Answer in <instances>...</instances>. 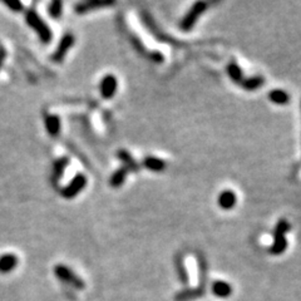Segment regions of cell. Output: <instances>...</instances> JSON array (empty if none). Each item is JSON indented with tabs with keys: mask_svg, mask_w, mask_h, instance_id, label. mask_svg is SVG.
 <instances>
[{
	"mask_svg": "<svg viewBox=\"0 0 301 301\" xmlns=\"http://www.w3.org/2000/svg\"><path fill=\"white\" fill-rule=\"evenodd\" d=\"M60 127H62V123H60L59 117L55 116V114H49V116H47L46 128L49 135L53 136V137H56V136L60 133Z\"/></svg>",
	"mask_w": 301,
	"mask_h": 301,
	"instance_id": "obj_11",
	"label": "cell"
},
{
	"mask_svg": "<svg viewBox=\"0 0 301 301\" xmlns=\"http://www.w3.org/2000/svg\"><path fill=\"white\" fill-rule=\"evenodd\" d=\"M143 164H145L146 168L154 171V172H161L166 168V163H164L163 159H159L157 157H146Z\"/></svg>",
	"mask_w": 301,
	"mask_h": 301,
	"instance_id": "obj_15",
	"label": "cell"
},
{
	"mask_svg": "<svg viewBox=\"0 0 301 301\" xmlns=\"http://www.w3.org/2000/svg\"><path fill=\"white\" fill-rule=\"evenodd\" d=\"M4 5L8 6L11 11L14 13H20V11L24 10V5H23L22 1H18V0H10V1H3Z\"/></svg>",
	"mask_w": 301,
	"mask_h": 301,
	"instance_id": "obj_21",
	"label": "cell"
},
{
	"mask_svg": "<svg viewBox=\"0 0 301 301\" xmlns=\"http://www.w3.org/2000/svg\"><path fill=\"white\" fill-rule=\"evenodd\" d=\"M227 73H229L230 78H231L234 82H236V83H239L240 86H241L242 82L245 81L244 77H242L241 69H240V67L236 64V63H231V64H229V67H227Z\"/></svg>",
	"mask_w": 301,
	"mask_h": 301,
	"instance_id": "obj_17",
	"label": "cell"
},
{
	"mask_svg": "<svg viewBox=\"0 0 301 301\" xmlns=\"http://www.w3.org/2000/svg\"><path fill=\"white\" fill-rule=\"evenodd\" d=\"M4 56H5V50L3 48H0V68H1V64H3Z\"/></svg>",
	"mask_w": 301,
	"mask_h": 301,
	"instance_id": "obj_22",
	"label": "cell"
},
{
	"mask_svg": "<svg viewBox=\"0 0 301 301\" xmlns=\"http://www.w3.org/2000/svg\"><path fill=\"white\" fill-rule=\"evenodd\" d=\"M212 293L217 298H229L232 294V286L225 281H215L212 284Z\"/></svg>",
	"mask_w": 301,
	"mask_h": 301,
	"instance_id": "obj_12",
	"label": "cell"
},
{
	"mask_svg": "<svg viewBox=\"0 0 301 301\" xmlns=\"http://www.w3.org/2000/svg\"><path fill=\"white\" fill-rule=\"evenodd\" d=\"M87 186V177L83 173L75 176L67 186L62 190V196L64 199H73L78 194L83 191V188Z\"/></svg>",
	"mask_w": 301,
	"mask_h": 301,
	"instance_id": "obj_5",
	"label": "cell"
},
{
	"mask_svg": "<svg viewBox=\"0 0 301 301\" xmlns=\"http://www.w3.org/2000/svg\"><path fill=\"white\" fill-rule=\"evenodd\" d=\"M25 20H27V24L35 30V33L38 34V37L41 38L43 43H49L51 41L53 34H51L50 28L34 9H28L25 11Z\"/></svg>",
	"mask_w": 301,
	"mask_h": 301,
	"instance_id": "obj_1",
	"label": "cell"
},
{
	"mask_svg": "<svg viewBox=\"0 0 301 301\" xmlns=\"http://www.w3.org/2000/svg\"><path fill=\"white\" fill-rule=\"evenodd\" d=\"M269 100L275 104L284 105L290 102V96L288 92L282 91V89H274L269 93Z\"/></svg>",
	"mask_w": 301,
	"mask_h": 301,
	"instance_id": "obj_13",
	"label": "cell"
},
{
	"mask_svg": "<svg viewBox=\"0 0 301 301\" xmlns=\"http://www.w3.org/2000/svg\"><path fill=\"white\" fill-rule=\"evenodd\" d=\"M236 202L237 197L235 195V192L231 191V190H225V191H222L218 195L217 203L223 210H231V208H234Z\"/></svg>",
	"mask_w": 301,
	"mask_h": 301,
	"instance_id": "obj_8",
	"label": "cell"
},
{
	"mask_svg": "<svg viewBox=\"0 0 301 301\" xmlns=\"http://www.w3.org/2000/svg\"><path fill=\"white\" fill-rule=\"evenodd\" d=\"M127 173H128V171H127L124 167L117 169L116 172L112 175V177H110V181H109L110 186H112V187H116V188L121 187V186L124 183V181H126Z\"/></svg>",
	"mask_w": 301,
	"mask_h": 301,
	"instance_id": "obj_16",
	"label": "cell"
},
{
	"mask_svg": "<svg viewBox=\"0 0 301 301\" xmlns=\"http://www.w3.org/2000/svg\"><path fill=\"white\" fill-rule=\"evenodd\" d=\"M290 230V223L286 220H280L277 222L276 227L274 231V244L270 248V252L272 255H281L288 248V241H286L285 235Z\"/></svg>",
	"mask_w": 301,
	"mask_h": 301,
	"instance_id": "obj_2",
	"label": "cell"
},
{
	"mask_svg": "<svg viewBox=\"0 0 301 301\" xmlns=\"http://www.w3.org/2000/svg\"><path fill=\"white\" fill-rule=\"evenodd\" d=\"M74 35L70 34V33H67V34L63 35V38L60 39L59 44H58V47H56V50L54 51L53 54V60L56 63H60L63 59H64L65 54L68 53V50H69L70 48L73 47V44H74Z\"/></svg>",
	"mask_w": 301,
	"mask_h": 301,
	"instance_id": "obj_6",
	"label": "cell"
},
{
	"mask_svg": "<svg viewBox=\"0 0 301 301\" xmlns=\"http://www.w3.org/2000/svg\"><path fill=\"white\" fill-rule=\"evenodd\" d=\"M68 166V158L67 157H63V158H58L54 162V177L60 178L64 173L65 167Z\"/></svg>",
	"mask_w": 301,
	"mask_h": 301,
	"instance_id": "obj_19",
	"label": "cell"
},
{
	"mask_svg": "<svg viewBox=\"0 0 301 301\" xmlns=\"http://www.w3.org/2000/svg\"><path fill=\"white\" fill-rule=\"evenodd\" d=\"M54 274L59 280H62L63 282L68 284V285L73 286L75 289H84V281L79 276L74 274L69 267H67L65 265H56L54 267Z\"/></svg>",
	"mask_w": 301,
	"mask_h": 301,
	"instance_id": "obj_4",
	"label": "cell"
},
{
	"mask_svg": "<svg viewBox=\"0 0 301 301\" xmlns=\"http://www.w3.org/2000/svg\"><path fill=\"white\" fill-rule=\"evenodd\" d=\"M114 4V1H100V0H91V1H83L75 5V13L84 14L87 11L92 10L94 8H102V6H110Z\"/></svg>",
	"mask_w": 301,
	"mask_h": 301,
	"instance_id": "obj_10",
	"label": "cell"
},
{
	"mask_svg": "<svg viewBox=\"0 0 301 301\" xmlns=\"http://www.w3.org/2000/svg\"><path fill=\"white\" fill-rule=\"evenodd\" d=\"M262 84L263 78H261V77H253V78L245 79L241 86L244 87L245 89H248V91H255V89H257L258 87H261Z\"/></svg>",
	"mask_w": 301,
	"mask_h": 301,
	"instance_id": "obj_20",
	"label": "cell"
},
{
	"mask_svg": "<svg viewBox=\"0 0 301 301\" xmlns=\"http://www.w3.org/2000/svg\"><path fill=\"white\" fill-rule=\"evenodd\" d=\"M118 157L119 159H121L122 162H123L124 164V168L127 169V171H132V172H137L138 169H140V166L137 164V162L133 159V157L131 156V154L127 152L126 150H121L118 152Z\"/></svg>",
	"mask_w": 301,
	"mask_h": 301,
	"instance_id": "obj_14",
	"label": "cell"
},
{
	"mask_svg": "<svg viewBox=\"0 0 301 301\" xmlns=\"http://www.w3.org/2000/svg\"><path fill=\"white\" fill-rule=\"evenodd\" d=\"M18 257L14 253H4L0 256V274H9L18 265Z\"/></svg>",
	"mask_w": 301,
	"mask_h": 301,
	"instance_id": "obj_9",
	"label": "cell"
},
{
	"mask_svg": "<svg viewBox=\"0 0 301 301\" xmlns=\"http://www.w3.org/2000/svg\"><path fill=\"white\" fill-rule=\"evenodd\" d=\"M48 13L51 18H54V19L60 18V16H62V13H63L62 1H60V0H54V1H51L48 6Z\"/></svg>",
	"mask_w": 301,
	"mask_h": 301,
	"instance_id": "obj_18",
	"label": "cell"
},
{
	"mask_svg": "<svg viewBox=\"0 0 301 301\" xmlns=\"http://www.w3.org/2000/svg\"><path fill=\"white\" fill-rule=\"evenodd\" d=\"M117 87H118V83H117V78L113 74H107L104 75L102 78L100 83V92L102 94V97L105 98V100H109L112 98L117 92Z\"/></svg>",
	"mask_w": 301,
	"mask_h": 301,
	"instance_id": "obj_7",
	"label": "cell"
},
{
	"mask_svg": "<svg viewBox=\"0 0 301 301\" xmlns=\"http://www.w3.org/2000/svg\"><path fill=\"white\" fill-rule=\"evenodd\" d=\"M207 6H208V4L204 3V1H197V3H195L194 6L188 10V13L186 14L185 18L182 19V22H181L180 24L181 29L185 30V32L191 30L192 28H194V25L196 24L199 16L204 13Z\"/></svg>",
	"mask_w": 301,
	"mask_h": 301,
	"instance_id": "obj_3",
	"label": "cell"
}]
</instances>
